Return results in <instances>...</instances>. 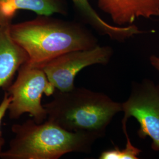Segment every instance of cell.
Returning a JSON list of instances; mask_svg holds the SVG:
<instances>
[{
    "label": "cell",
    "instance_id": "cell-2",
    "mask_svg": "<svg viewBox=\"0 0 159 159\" xmlns=\"http://www.w3.org/2000/svg\"><path fill=\"white\" fill-rule=\"evenodd\" d=\"M50 102L43 104L47 120L64 129L104 136L114 117L122 111L121 103L107 95L84 87L68 91L56 89Z\"/></svg>",
    "mask_w": 159,
    "mask_h": 159
},
{
    "label": "cell",
    "instance_id": "cell-6",
    "mask_svg": "<svg viewBox=\"0 0 159 159\" xmlns=\"http://www.w3.org/2000/svg\"><path fill=\"white\" fill-rule=\"evenodd\" d=\"M108 46H100L88 50L70 51L53 58L41 68L56 89L70 91L75 87L74 80L83 68L94 64H108L113 55Z\"/></svg>",
    "mask_w": 159,
    "mask_h": 159
},
{
    "label": "cell",
    "instance_id": "cell-9",
    "mask_svg": "<svg viewBox=\"0 0 159 159\" xmlns=\"http://www.w3.org/2000/svg\"><path fill=\"white\" fill-rule=\"evenodd\" d=\"M20 10L32 11L46 16L66 11L62 0H0V11L7 18L12 20Z\"/></svg>",
    "mask_w": 159,
    "mask_h": 159
},
{
    "label": "cell",
    "instance_id": "cell-12",
    "mask_svg": "<svg viewBox=\"0 0 159 159\" xmlns=\"http://www.w3.org/2000/svg\"><path fill=\"white\" fill-rule=\"evenodd\" d=\"M11 102V97L7 92L5 91L4 96L1 102L0 103V154L2 152V148L5 144V139L2 136V132L1 130V125L6 112L8 110L9 104Z\"/></svg>",
    "mask_w": 159,
    "mask_h": 159
},
{
    "label": "cell",
    "instance_id": "cell-10",
    "mask_svg": "<svg viewBox=\"0 0 159 159\" xmlns=\"http://www.w3.org/2000/svg\"><path fill=\"white\" fill-rule=\"evenodd\" d=\"M74 5L96 28L111 39L123 41L131 36L142 33L134 25L115 26L104 21L92 8L89 0H71Z\"/></svg>",
    "mask_w": 159,
    "mask_h": 159
},
{
    "label": "cell",
    "instance_id": "cell-13",
    "mask_svg": "<svg viewBox=\"0 0 159 159\" xmlns=\"http://www.w3.org/2000/svg\"><path fill=\"white\" fill-rule=\"evenodd\" d=\"M150 62L151 65L159 73V57L152 55L150 57Z\"/></svg>",
    "mask_w": 159,
    "mask_h": 159
},
{
    "label": "cell",
    "instance_id": "cell-8",
    "mask_svg": "<svg viewBox=\"0 0 159 159\" xmlns=\"http://www.w3.org/2000/svg\"><path fill=\"white\" fill-rule=\"evenodd\" d=\"M10 19L0 23V88L4 91L12 83L16 73L29 60L27 53L12 39Z\"/></svg>",
    "mask_w": 159,
    "mask_h": 159
},
{
    "label": "cell",
    "instance_id": "cell-14",
    "mask_svg": "<svg viewBox=\"0 0 159 159\" xmlns=\"http://www.w3.org/2000/svg\"><path fill=\"white\" fill-rule=\"evenodd\" d=\"M6 19H9V18H7L4 17V15L2 14V13L0 11V23L2 22L3 20H4ZM10 20H11V19H10Z\"/></svg>",
    "mask_w": 159,
    "mask_h": 159
},
{
    "label": "cell",
    "instance_id": "cell-11",
    "mask_svg": "<svg viewBox=\"0 0 159 159\" xmlns=\"http://www.w3.org/2000/svg\"><path fill=\"white\" fill-rule=\"evenodd\" d=\"M126 138L125 148L120 149L116 146L113 148L103 151L99 156L100 159H137L142 150L135 147L131 142L127 130V126L122 127Z\"/></svg>",
    "mask_w": 159,
    "mask_h": 159
},
{
    "label": "cell",
    "instance_id": "cell-3",
    "mask_svg": "<svg viewBox=\"0 0 159 159\" xmlns=\"http://www.w3.org/2000/svg\"><path fill=\"white\" fill-rule=\"evenodd\" d=\"M14 137L2 159H58L70 153H90L98 137L85 132L66 130L47 120L37 123L29 119L12 125Z\"/></svg>",
    "mask_w": 159,
    "mask_h": 159
},
{
    "label": "cell",
    "instance_id": "cell-5",
    "mask_svg": "<svg viewBox=\"0 0 159 159\" xmlns=\"http://www.w3.org/2000/svg\"><path fill=\"white\" fill-rule=\"evenodd\" d=\"M121 105L122 127L127 125L130 117L136 119L140 125L139 137L151 138L152 148L159 152V85L148 79L134 83L130 96Z\"/></svg>",
    "mask_w": 159,
    "mask_h": 159
},
{
    "label": "cell",
    "instance_id": "cell-7",
    "mask_svg": "<svg viewBox=\"0 0 159 159\" xmlns=\"http://www.w3.org/2000/svg\"><path fill=\"white\" fill-rule=\"evenodd\" d=\"M98 6L118 26L133 25L140 17L159 16V0H98Z\"/></svg>",
    "mask_w": 159,
    "mask_h": 159
},
{
    "label": "cell",
    "instance_id": "cell-4",
    "mask_svg": "<svg viewBox=\"0 0 159 159\" xmlns=\"http://www.w3.org/2000/svg\"><path fill=\"white\" fill-rule=\"evenodd\" d=\"M55 90L42 68L23 64L18 70L17 79L5 91L11 97L8 108L10 118L18 119L28 113L37 123H43L47 113L41 104L43 94L50 96Z\"/></svg>",
    "mask_w": 159,
    "mask_h": 159
},
{
    "label": "cell",
    "instance_id": "cell-1",
    "mask_svg": "<svg viewBox=\"0 0 159 159\" xmlns=\"http://www.w3.org/2000/svg\"><path fill=\"white\" fill-rule=\"evenodd\" d=\"M12 39L27 53L29 67H41L70 51L88 50L97 46L96 39L77 24L40 16L10 28Z\"/></svg>",
    "mask_w": 159,
    "mask_h": 159
}]
</instances>
